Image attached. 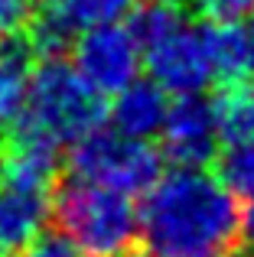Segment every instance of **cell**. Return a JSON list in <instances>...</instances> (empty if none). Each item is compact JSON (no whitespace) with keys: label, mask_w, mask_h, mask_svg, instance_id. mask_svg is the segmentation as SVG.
<instances>
[{"label":"cell","mask_w":254,"mask_h":257,"mask_svg":"<svg viewBox=\"0 0 254 257\" xmlns=\"http://www.w3.org/2000/svg\"><path fill=\"white\" fill-rule=\"evenodd\" d=\"M140 234L157 257H238L248 241L241 199L205 166L160 176L140 208Z\"/></svg>","instance_id":"cell-1"},{"label":"cell","mask_w":254,"mask_h":257,"mask_svg":"<svg viewBox=\"0 0 254 257\" xmlns=\"http://www.w3.org/2000/svg\"><path fill=\"white\" fill-rule=\"evenodd\" d=\"M104 94L62 56H39L26 104L4 137L39 144L49 150H72L82 137L104 124Z\"/></svg>","instance_id":"cell-2"},{"label":"cell","mask_w":254,"mask_h":257,"mask_svg":"<svg viewBox=\"0 0 254 257\" xmlns=\"http://www.w3.org/2000/svg\"><path fill=\"white\" fill-rule=\"evenodd\" d=\"M52 218L59 231H65L95 257H111L131 247L140 231V212L134 208V195H124L75 173L59 179Z\"/></svg>","instance_id":"cell-3"},{"label":"cell","mask_w":254,"mask_h":257,"mask_svg":"<svg viewBox=\"0 0 254 257\" xmlns=\"http://www.w3.org/2000/svg\"><path fill=\"white\" fill-rule=\"evenodd\" d=\"M75 176L101 182L124 195H144L157 186L163 170V150L140 137H127L117 127H95L69 153Z\"/></svg>","instance_id":"cell-4"},{"label":"cell","mask_w":254,"mask_h":257,"mask_svg":"<svg viewBox=\"0 0 254 257\" xmlns=\"http://www.w3.org/2000/svg\"><path fill=\"white\" fill-rule=\"evenodd\" d=\"M75 49V65L101 94H117L137 78L140 62H144V46L131 23H98L78 33L72 43Z\"/></svg>","instance_id":"cell-5"},{"label":"cell","mask_w":254,"mask_h":257,"mask_svg":"<svg viewBox=\"0 0 254 257\" xmlns=\"http://www.w3.org/2000/svg\"><path fill=\"white\" fill-rule=\"evenodd\" d=\"M144 65L147 75L157 85H163L170 94H199L215 78V65L209 56L202 23L192 26L189 20L147 46Z\"/></svg>","instance_id":"cell-6"},{"label":"cell","mask_w":254,"mask_h":257,"mask_svg":"<svg viewBox=\"0 0 254 257\" xmlns=\"http://www.w3.org/2000/svg\"><path fill=\"white\" fill-rule=\"evenodd\" d=\"M160 150L176 166L218 163L222 134L215 120V104L205 101L202 94H176L160 131Z\"/></svg>","instance_id":"cell-7"},{"label":"cell","mask_w":254,"mask_h":257,"mask_svg":"<svg viewBox=\"0 0 254 257\" xmlns=\"http://www.w3.org/2000/svg\"><path fill=\"white\" fill-rule=\"evenodd\" d=\"M137 0H39L30 20V39L39 56H62L78 33L131 13Z\"/></svg>","instance_id":"cell-8"},{"label":"cell","mask_w":254,"mask_h":257,"mask_svg":"<svg viewBox=\"0 0 254 257\" xmlns=\"http://www.w3.org/2000/svg\"><path fill=\"white\" fill-rule=\"evenodd\" d=\"M59 186V182H56ZM56 186L0 176V251L23 254L52 218Z\"/></svg>","instance_id":"cell-9"},{"label":"cell","mask_w":254,"mask_h":257,"mask_svg":"<svg viewBox=\"0 0 254 257\" xmlns=\"http://www.w3.org/2000/svg\"><path fill=\"white\" fill-rule=\"evenodd\" d=\"M166 111H170V91L163 85H157L153 78H147V82L134 78L127 88H121L114 94V104L108 107V117L127 137L150 140L153 134L163 131Z\"/></svg>","instance_id":"cell-10"},{"label":"cell","mask_w":254,"mask_h":257,"mask_svg":"<svg viewBox=\"0 0 254 257\" xmlns=\"http://www.w3.org/2000/svg\"><path fill=\"white\" fill-rule=\"evenodd\" d=\"M36 59L39 52L33 46L30 33L0 39V131H7L23 111Z\"/></svg>","instance_id":"cell-11"},{"label":"cell","mask_w":254,"mask_h":257,"mask_svg":"<svg viewBox=\"0 0 254 257\" xmlns=\"http://www.w3.org/2000/svg\"><path fill=\"white\" fill-rule=\"evenodd\" d=\"M202 33L218 82L254 75V39L244 26H238V20H205Z\"/></svg>","instance_id":"cell-12"},{"label":"cell","mask_w":254,"mask_h":257,"mask_svg":"<svg viewBox=\"0 0 254 257\" xmlns=\"http://www.w3.org/2000/svg\"><path fill=\"white\" fill-rule=\"evenodd\" d=\"M215 120L225 147L254 140V75L222 82L215 94Z\"/></svg>","instance_id":"cell-13"},{"label":"cell","mask_w":254,"mask_h":257,"mask_svg":"<svg viewBox=\"0 0 254 257\" xmlns=\"http://www.w3.org/2000/svg\"><path fill=\"white\" fill-rule=\"evenodd\" d=\"M218 176L228 182V189L238 199L254 195V140L251 144H235L218 153Z\"/></svg>","instance_id":"cell-14"},{"label":"cell","mask_w":254,"mask_h":257,"mask_svg":"<svg viewBox=\"0 0 254 257\" xmlns=\"http://www.w3.org/2000/svg\"><path fill=\"white\" fill-rule=\"evenodd\" d=\"M85 254L88 251L75 244L65 231H43L20 257H85Z\"/></svg>","instance_id":"cell-15"},{"label":"cell","mask_w":254,"mask_h":257,"mask_svg":"<svg viewBox=\"0 0 254 257\" xmlns=\"http://www.w3.org/2000/svg\"><path fill=\"white\" fill-rule=\"evenodd\" d=\"M33 13H36L33 0H0V39L26 33Z\"/></svg>","instance_id":"cell-16"},{"label":"cell","mask_w":254,"mask_h":257,"mask_svg":"<svg viewBox=\"0 0 254 257\" xmlns=\"http://www.w3.org/2000/svg\"><path fill=\"white\" fill-rule=\"evenodd\" d=\"M205 20H241L254 10V0H192Z\"/></svg>","instance_id":"cell-17"},{"label":"cell","mask_w":254,"mask_h":257,"mask_svg":"<svg viewBox=\"0 0 254 257\" xmlns=\"http://www.w3.org/2000/svg\"><path fill=\"white\" fill-rule=\"evenodd\" d=\"M111 257H157L147 247V251H140V247H124V251H117V254H111Z\"/></svg>","instance_id":"cell-18"},{"label":"cell","mask_w":254,"mask_h":257,"mask_svg":"<svg viewBox=\"0 0 254 257\" xmlns=\"http://www.w3.org/2000/svg\"><path fill=\"white\" fill-rule=\"evenodd\" d=\"M248 33H251V39H254V10H251V20H248Z\"/></svg>","instance_id":"cell-19"},{"label":"cell","mask_w":254,"mask_h":257,"mask_svg":"<svg viewBox=\"0 0 254 257\" xmlns=\"http://www.w3.org/2000/svg\"><path fill=\"white\" fill-rule=\"evenodd\" d=\"M0 160H4V140H0Z\"/></svg>","instance_id":"cell-20"},{"label":"cell","mask_w":254,"mask_h":257,"mask_svg":"<svg viewBox=\"0 0 254 257\" xmlns=\"http://www.w3.org/2000/svg\"><path fill=\"white\" fill-rule=\"evenodd\" d=\"M0 257H7V254H4V251H0Z\"/></svg>","instance_id":"cell-21"}]
</instances>
